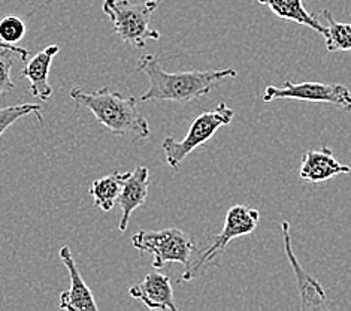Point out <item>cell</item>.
I'll return each mask as SVG.
<instances>
[{"label":"cell","instance_id":"obj_11","mask_svg":"<svg viewBox=\"0 0 351 311\" xmlns=\"http://www.w3.org/2000/svg\"><path fill=\"white\" fill-rule=\"evenodd\" d=\"M351 172L348 165L341 163L329 147L309 150L302 157L299 168V178L304 183H324L333 176Z\"/></svg>","mask_w":351,"mask_h":311},{"label":"cell","instance_id":"obj_2","mask_svg":"<svg viewBox=\"0 0 351 311\" xmlns=\"http://www.w3.org/2000/svg\"><path fill=\"white\" fill-rule=\"evenodd\" d=\"M71 97L78 108H87L96 120L114 135H133L139 139L149 137V124L138 111V99L135 96L124 97L119 91L108 87L87 93L80 87L71 90Z\"/></svg>","mask_w":351,"mask_h":311},{"label":"cell","instance_id":"obj_9","mask_svg":"<svg viewBox=\"0 0 351 311\" xmlns=\"http://www.w3.org/2000/svg\"><path fill=\"white\" fill-rule=\"evenodd\" d=\"M62 262L68 268L69 273V289L63 292L60 295V304L58 308L60 310H69V311H97L99 307L95 301L93 293H91L87 283L82 279L80 270L77 268V264L72 257V253L69 247H62L60 251Z\"/></svg>","mask_w":351,"mask_h":311},{"label":"cell","instance_id":"obj_18","mask_svg":"<svg viewBox=\"0 0 351 311\" xmlns=\"http://www.w3.org/2000/svg\"><path fill=\"white\" fill-rule=\"evenodd\" d=\"M26 35V24L19 16L8 15L0 20V39L6 44H16Z\"/></svg>","mask_w":351,"mask_h":311},{"label":"cell","instance_id":"obj_12","mask_svg":"<svg viewBox=\"0 0 351 311\" xmlns=\"http://www.w3.org/2000/svg\"><path fill=\"white\" fill-rule=\"evenodd\" d=\"M149 186V171L147 166H138L135 171H129L123 181V187L117 203L121 207V218L119 231L126 232L132 213L145 204Z\"/></svg>","mask_w":351,"mask_h":311},{"label":"cell","instance_id":"obj_7","mask_svg":"<svg viewBox=\"0 0 351 311\" xmlns=\"http://www.w3.org/2000/svg\"><path fill=\"white\" fill-rule=\"evenodd\" d=\"M278 99L300 100L308 104H328L351 111V91L342 84L284 81L282 86H269L263 91L265 102Z\"/></svg>","mask_w":351,"mask_h":311},{"label":"cell","instance_id":"obj_4","mask_svg":"<svg viewBox=\"0 0 351 311\" xmlns=\"http://www.w3.org/2000/svg\"><path fill=\"white\" fill-rule=\"evenodd\" d=\"M233 117H235V111L226 104H220L213 111H206L197 115L187 130V135L181 141H177L172 137L165 138L162 142V150L166 157V163L172 170H178L184 159L191 151L206 146L208 141L215 135L217 130L232 123Z\"/></svg>","mask_w":351,"mask_h":311},{"label":"cell","instance_id":"obj_3","mask_svg":"<svg viewBox=\"0 0 351 311\" xmlns=\"http://www.w3.org/2000/svg\"><path fill=\"white\" fill-rule=\"evenodd\" d=\"M160 5L158 0L133 3L130 0H104L102 10L112 23V30L133 48H144L147 41H158L160 32L149 27L152 16Z\"/></svg>","mask_w":351,"mask_h":311},{"label":"cell","instance_id":"obj_8","mask_svg":"<svg viewBox=\"0 0 351 311\" xmlns=\"http://www.w3.org/2000/svg\"><path fill=\"white\" fill-rule=\"evenodd\" d=\"M281 232L284 238V250H286V256L289 262L293 268L296 274V283L300 295V307L302 310H314L326 308V292L323 290V286L317 281L314 277L309 275L300 264L293 253V247H291V237H290V224L287 222L281 223Z\"/></svg>","mask_w":351,"mask_h":311},{"label":"cell","instance_id":"obj_10","mask_svg":"<svg viewBox=\"0 0 351 311\" xmlns=\"http://www.w3.org/2000/svg\"><path fill=\"white\" fill-rule=\"evenodd\" d=\"M129 295L141 301L149 310L178 311L173 301V289L171 279L160 273H149L141 283L132 286Z\"/></svg>","mask_w":351,"mask_h":311},{"label":"cell","instance_id":"obj_13","mask_svg":"<svg viewBox=\"0 0 351 311\" xmlns=\"http://www.w3.org/2000/svg\"><path fill=\"white\" fill-rule=\"evenodd\" d=\"M60 53V47L49 45L38 53L32 60L27 62L21 71V78H26L30 82V93L33 97L40 100H48L53 96V89L49 86L48 75L51 69L54 57Z\"/></svg>","mask_w":351,"mask_h":311},{"label":"cell","instance_id":"obj_19","mask_svg":"<svg viewBox=\"0 0 351 311\" xmlns=\"http://www.w3.org/2000/svg\"><path fill=\"white\" fill-rule=\"evenodd\" d=\"M12 51H0V96L14 90L15 84L11 78L12 71Z\"/></svg>","mask_w":351,"mask_h":311},{"label":"cell","instance_id":"obj_5","mask_svg":"<svg viewBox=\"0 0 351 311\" xmlns=\"http://www.w3.org/2000/svg\"><path fill=\"white\" fill-rule=\"evenodd\" d=\"M132 244L142 255L154 256L153 266L162 270L165 264H180L189 266L196 251V244L189 235L178 228L162 231H139L133 235Z\"/></svg>","mask_w":351,"mask_h":311},{"label":"cell","instance_id":"obj_15","mask_svg":"<svg viewBox=\"0 0 351 311\" xmlns=\"http://www.w3.org/2000/svg\"><path fill=\"white\" fill-rule=\"evenodd\" d=\"M126 175L128 172H112L111 175H106L104 178L91 183L90 195L93 196L95 205L104 209V211H111L117 200H119Z\"/></svg>","mask_w":351,"mask_h":311},{"label":"cell","instance_id":"obj_16","mask_svg":"<svg viewBox=\"0 0 351 311\" xmlns=\"http://www.w3.org/2000/svg\"><path fill=\"white\" fill-rule=\"evenodd\" d=\"M322 12L328 23L323 35L326 39V49L329 53H351V24L337 21L329 10H323Z\"/></svg>","mask_w":351,"mask_h":311},{"label":"cell","instance_id":"obj_14","mask_svg":"<svg viewBox=\"0 0 351 311\" xmlns=\"http://www.w3.org/2000/svg\"><path fill=\"white\" fill-rule=\"evenodd\" d=\"M257 2L269 8L274 15H277L281 20L293 21L299 26H306L315 30L322 36L324 35L326 26H323L315 15L306 11L302 0H257Z\"/></svg>","mask_w":351,"mask_h":311},{"label":"cell","instance_id":"obj_20","mask_svg":"<svg viewBox=\"0 0 351 311\" xmlns=\"http://www.w3.org/2000/svg\"><path fill=\"white\" fill-rule=\"evenodd\" d=\"M0 51H12L14 54L20 56L21 60H26V58L29 57V49L23 48V47H19L15 44H6V42H3L2 39H0Z\"/></svg>","mask_w":351,"mask_h":311},{"label":"cell","instance_id":"obj_6","mask_svg":"<svg viewBox=\"0 0 351 311\" xmlns=\"http://www.w3.org/2000/svg\"><path fill=\"white\" fill-rule=\"evenodd\" d=\"M258 222H261V213H258L257 209L241 204L233 205L228 211V214H226L223 231L214 238V242L211 246L200 253L196 262L187 266V270L180 279V281L193 280L206 265L214 262L217 256L223 253L230 241L253 233L257 228Z\"/></svg>","mask_w":351,"mask_h":311},{"label":"cell","instance_id":"obj_1","mask_svg":"<svg viewBox=\"0 0 351 311\" xmlns=\"http://www.w3.org/2000/svg\"><path fill=\"white\" fill-rule=\"evenodd\" d=\"M138 69L147 75L149 87L139 96L141 102H193L211 93L224 80L237 78L235 69H210L189 72H166L154 54H144Z\"/></svg>","mask_w":351,"mask_h":311},{"label":"cell","instance_id":"obj_17","mask_svg":"<svg viewBox=\"0 0 351 311\" xmlns=\"http://www.w3.org/2000/svg\"><path fill=\"white\" fill-rule=\"evenodd\" d=\"M35 114L38 117L39 123H43V114H40V106L35 104H21V105H15V106H6V108H0V138L3 137V133L6 132L8 128L16 122L23 119V117Z\"/></svg>","mask_w":351,"mask_h":311}]
</instances>
